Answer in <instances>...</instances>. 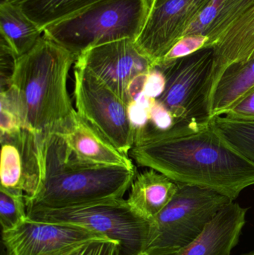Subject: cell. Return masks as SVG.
Wrapping results in <instances>:
<instances>
[{"mask_svg": "<svg viewBox=\"0 0 254 255\" xmlns=\"http://www.w3.org/2000/svg\"><path fill=\"white\" fill-rule=\"evenodd\" d=\"M139 255H178V252H177V253H152V252L145 251Z\"/></svg>", "mask_w": 254, "mask_h": 255, "instance_id": "cell-29", "label": "cell"}, {"mask_svg": "<svg viewBox=\"0 0 254 255\" xmlns=\"http://www.w3.org/2000/svg\"><path fill=\"white\" fill-rule=\"evenodd\" d=\"M130 156L177 184L210 189L235 201L254 185V164L218 133L211 121L139 131Z\"/></svg>", "mask_w": 254, "mask_h": 255, "instance_id": "cell-1", "label": "cell"}, {"mask_svg": "<svg viewBox=\"0 0 254 255\" xmlns=\"http://www.w3.org/2000/svg\"><path fill=\"white\" fill-rule=\"evenodd\" d=\"M43 31L11 0L0 1V44L15 59L29 52L43 36Z\"/></svg>", "mask_w": 254, "mask_h": 255, "instance_id": "cell-17", "label": "cell"}, {"mask_svg": "<svg viewBox=\"0 0 254 255\" xmlns=\"http://www.w3.org/2000/svg\"><path fill=\"white\" fill-rule=\"evenodd\" d=\"M209 37L205 34H190L179 40L167 55L163 58L156 67L170 64L176 60L189 56L198 51L207 48Z\"/></svg>", "mask_w": 254, "mask_h": 255, "instance_id": "cell-24", "label": "cell"}, {"mask_svg": "<svg viewBox=\"0 0 254 255\" xmlns=\"http://www.w3.org/2000/svg\"><path fill=\"white\" fill-rule=\"evenodd\" d=\"M55 134L62 136L75 157L82 161L102 166L136 168L129 156L117 149L77 111Z\"/></svg>", "mask_w": 254, "mask_h": 255, "instance_id": "cell-13", "label": "cell"}, {"mask_svg": "<svg viewBox=\"0 0 254 255\" xmlns=\"http://www.w3.org/2000/svg\"><path fill=\"white\" fill-rule=\"evenodd\" d=\"M224 0H212L194 19L185 32L184 36L190 34H204L207 28L216 19ZM183 36V37H184Z\"/></svg>", "mask_w": 254, "mask_h": 255, "instance_id": "cell-26", "label": "cell"}, {"mask_svg": "<svg viewBox=\"0 0 254 255\" xmlns=\"http://www.w3.org/2000/svg\"><path fill=\"white\" fill-rule=\"evenodd\" d=\"M1 187L35 196L44 178L40 134L28 128L1 133Z\"/></svg>", "mask_w": 254, "mask_h": 255, "instance_id": "cell-11", "label": "cell"}, {"mask_svg": "<svg viewBox=\"0 0 254 255\" xmlns=\"http://www.w3.org/2000/svg\"><path fill=\"white\" fill-rule=\"evenodd\" d=\"M211 124L230 145L254 164V121L224 115L213 118Z\"/></svg>", "mask_w": 254, "mask_h": 255, "instance_id": "cell-20", "label": "cell"}, {"mask_svg": "<svg viewBox=\"0 0 254 255\" xmlns=\"http://www.w3.org/2000/svg\"><path fill=\"white\" fill-rule=\"evenodd\" d=\"M177 190V183L148 168L136 175L126 200L136 214L151 222L171 202Z\"/></svg>", "mask_w": 254, "mask_h": 255, "instance_id": "cell-16", "label": "cell"}, {"mask_svg": "<svg viewBox=\"0 0 254 255\" xmlns=\"http://www.w3.org/2000/svg\"><path fill=\"white\" fill-rule=\"evenodd\" d=\"M243 255H254V252H251V253H247V254H245Z\"/></svg>", "mask_w": 254, "mask_h": 255, "instance_id": "cell-31", "label": "cell"}, {"mask_svg": "<svg viewBox=\"0 0 254 255\" xmlns=\"http://www.w3.org/2000/svg\"><path fill=\"white\" fill-rule=\"evenodd\" d=\"M50 255H121L116 241L95 238L73 244Z\"/></svg>", "mask_w": 254, "mask_h": 255, "instance_id": "cell-23", "label": "cell"}, {"mask_svg": "<svg viewBox=\"0 0 254 255\" xmlns=\"http://www.w3.org/2000/svg\"><path fill=\"white\" fill-rule=\"evenodd\" d=\"M165 85V77L162 72L159 69H153L148 74L143 94L149 98L157 100L164 92Z\"/></svg>", "mask_w": 254, "mask_h": 255, "instance_id": "cell-28", "label": "cell"}, {"mask_svg": "<svg viewBox=\"0 0 254 255\" xmlns=\"http://www.w3.org/2000/svg\"><path fill=\"white\" fill-rule=\"evenodd\" d=\"M73 97L78 113L128 155L135 143L136 130L130 121L128 105L90 72L77 66Z\"/></svg>", "mask_w": 254, "mask_h": 255, "instance_id": "cell-8", "label": "cell"}, {"mask_svg": "<svg viewBox=\"0 0 254 255\" xmlns=\"http://www.w3.org/2000/svg\"><path fill=\"white\" fill-rule=\"evenodd\" d=\"M212 49L213 63L209 84L210 98L218 80L228 67L254 59V0L219 36Z\"/></svg>", "mask_w": 254, "mask_h": 255, "instance_id": "cell-14", "label": "cell"}, {"mask_svg": "<svg viewBox=\"0 0 254 255\" xmlns=\"http://www.w3.org/2000/svg\"><path fill=\"white\" fill-rule=\"evenodd\" d=\"M254 89V59L230 66L219 78L210 96L211 119L224 116Z\"/></svg>", "mask_w": 254, "mask_h": 255, "instance_id": "cell-18", "label": "cell"}, {"mask_svg": "<svg viewBox=\"0 0 254 255\" xmlns=\"http://www.w3.org/2000/svg\"><path fill=\"white\" fill-rule=\"evenodd\" d=\"M25 196L20 190L0 187L1 232H8L27 220Z\"/></svg>", "mask_w": 254, "mask_h": 255, "instance_id": "cell-22", "label": "cell"}, {"mask_svg": "<svg viewBox=\"0 0 254 255\" xmlns=\"http://www.w3.org/2000/svg\"><path fill=\"white\" fill-rule=\"evenodd\" d=\"M212 48H204L159 69L165 89L157 99L171 113L174 125H201L211 121L209 111Z\"/></svg>", "mask_w": 254, "mask_h": 255, "instance_id": "cell-7", "label": "cell"}, {"mask_svg": "<svg viewBox=\"0 0 254 255\" xmlns=\"http://www.w3.org/2000/svg\"><path fill=\"white\" fill-rule=\"evenodd\" d=\"M149 11V0H101L46 27L43 34L77 58L94 46L137 40Z\"/></svg>", "mask_w": 254, "mask_h": 255, "instance_id": "cell-4", "label": "cell"}, {"mask_svg": "<svg viewBox=\"0 0 254 255\" xmlns=\"http://www.w3.org/2000/svg\"><path fill=\"white\" fill-rule=\"evenodd\" d=\"M225 116L234 119L254 121V89L242 99Z\"/></svg>", "mask_w": 254, "mask_h": 255, "instance_id": "cell-27", "label": "cell"}, {"mask_svg": "<svg viewBox=\"0 0 254 255\" xmlns=\"http://www.w3.org/2000/svg\"><path fill=\"white\" fill-rule=\"evenodd\" d=\"M36 221L75 225L116 241L121 255H139L149 245L151 223L136 214L126 199H109L54 208H27Z\"/></svg>", "mask_w": 254, "mask_h": 255, "instance_id": "cell-5", "label": "cell"}, {"mask_svg": "<svg viewBox=\"0 0 254 255\" xmlns=\"http://www.w3.org/2000/svg\"><path fill=\"white\" fill-rule=\"evenodd\" d=\"M174 125V120L171 113L159 101L152 103L147 125L138 131H165ZM136 132V133H137Z\"/></svg>", "mask_w": 254, "mask_h": 255, "instance_id": "cell-25", "label": "cell"}, {"mask_svg": "<svg viewBox=\"0 0 254 255\" xmlns=\"http://www.w3.org/2000/svg\"><path fill=\"white\" fill-rule=\"evenodd\" d=\"M76 57L43 34L37 44L15 60L9 85L20 97L27 128L55 134L76 113L67 82Z\"/></svg>", "mask_w": 254, "mask_h": 255, "instance_id": "cell-3", "label": "cell"}, {"mask_svg": "<svg viewBox=\"0 0 254 255\" xmlns=\"http://www.w3.org/2000/svg\"><path fill=\"white\" fill-rule=\"evenodd\" d=\"M101 0H25L20 3L24 13L42 30Z\"/></svg>", "mask_w": 254, "mask_h": 255, "instance_id": "cell-19", "label": "cell"}, {"mask_svg": "<svg viewBox=\"0 0 254 255\" xmlns=\"http://www.w3.org/2000/svg\"><path fill=\"white\" fill-rule=\"evenodd\" d=\"M5 1V0H0V1Z\"/></svg>", "mask_w": 254, "mask_h": 255, "instance_id": "cell-32", "label": "cell"}, {"mask_svg": "<svg viewBox=\"0 0 254 255\" xmlns=\"http://www.w3.org/2000/svg\"></svg>", "mask_w": 254, "mask_h": 255, "instance_id": "cell-33", "label": "cell"}, {"mask_svg": "<svg viewBox=\"0 0 254 255\" xmlns=\"http://www.w3.org/2000/svg\"><path fill=\"white\" fill-rule=\"evenodd\" d=\"M75 66L86 69L129 105L128 88L133 79L154 69L135 40L124 39L88 49L76 58Z\"/></svg>", "mask_w": 254, "mask_h": 255, "instance_id": "cell-9", "label": "cell"}, {"mask_svg": "<svg viewBox=\"0 0 254 255\" xmlns=\"http://www.w3.org/2000/svg\"><path fill=\"white\" fill-rule=\"evenodd\" d=\"M13 2L17 3V4H20L22 1H25V0H11Z\"/></svg>", "mask_w": 254, "mask_h": 255, "instance_id": "cell-30", "label": "cell"}, {"mask_svg": "<svg viewBox=\"0 0 254 255\" xmlns=\"http://www.w3.org/2000/svg\"><path fill=\"white\" fill-rule=\"evenodd\" d=\"M233 202L210 189L177 184L169 205L150 222L151 233L146 251L180 252L201 235L218 213Z\"/></svg>", "mask_w": 254, "mask_h": 255, "instance_id": "cell-6", "label": "cell"}, {"mask_svg": "<svg viewBox=\"0 0 254 255\" xmlns=\"http://www.w3.org/2000/svg\"><path fill=\"white\" fill-rule=\"evenodd\" d=\"M247 208L233 201L222 208L204 232L178 255H231L246 224Z\"/></svg>", "mask_w": 254, "mask_h": 255, "instance_id": "cell-15", "label": "cell"}, {"mask_svg": "<svg viewBox=\"0 0 254 255\" xmlns=\"http://www.w3.org/2000/svg\"><path fill=\"white\" fill-rule=\"evenodd\" d=\"M1 235L5 255H50L78 243L107 238L81 226L28 218Z\"/></svg>", "mask_w": 254, "mask_h": 255, "instance_id": "cell-12", "label": "cell"}, {"mask_svg": "<svg viewBox=\"0 0 254 255\" xmlns=\"http://www.w3.org/2000/svg\"><path fill=\"white\" fill-rule=\"evenodd\" d=\"M44 178L27 208H54L123 198L135 169L86 163L75 157L62 136H40Z\"/></svg>", "mask_w": 254, "mask_h": 255, "instance_id": "cell-2", "label": "cell"}, {"mask_svg": "<svg viewBox=\"0 0 254 255\" xmlns=\"http://www.w3.org/2000/svg\"><path fill=\"white\" fill-rule=\"evenodd\" d=\"M211 1L164 0L149 5L147 19L135 43L139 50L152 61L154 69Z\"/></svg>", "mask_w": 254, "mask_h": 255, "instance_id": "cell-10", "label": "cell"}, {"mask_svg": "<svg viewBox=\"0 0 254 255\" xmlns=\"http://www.w3.org/2000/svg\"><path fill=\"white\" fill-rule=\"evenodd\" d=\"M1 133L27 128L26 115L17 91L9 85L1 91ZM0 133V134H1Z\"/></svg>", "mask_w": 254, "mask_h": 255, "instance_id": "cell-21", "label": "cell"}]
</instances>
